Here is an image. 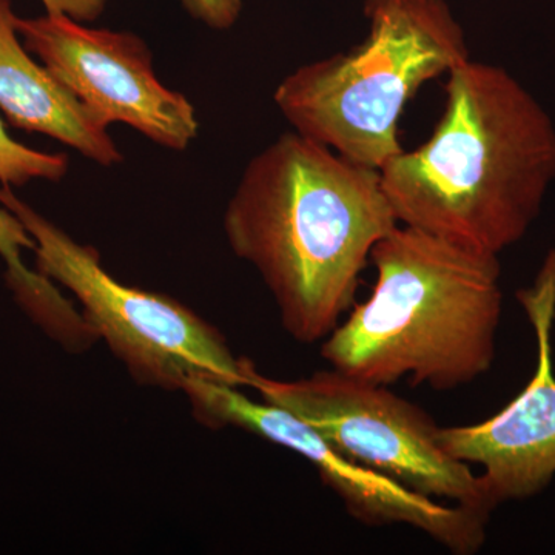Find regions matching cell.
Masks as SVG:
<instances>
[{
    "instance_id": "7a4b0ae2",
    "label": "cell",
    "mask_w": 555,
    "mask_h": 555,
    "mask_svg": "<svg viewBox=\"0 0 555 555\" xmlns=\"http://www.w3.org/2000/svg\"><path fill=\"white\" fill-rule=\"evenodd\" d=\"M425 144L382 170L398 224L500 255L518 243L555 181V126L507 69L467 60Z\"/></svg>"
},
{
    "instance_id": "5b68a950",
    "label": "cell",
    "mask_w": 555,
    "mask_h": 555,
    "mask_svg": "<svg viewBox=\"0 0 555 555\" xmlns=\"http://www.w3.org/2000/svg\"><path fill=\"white\" fill-rule=\"evenodd\" d=\"M9 208L35 240L36 270L72 292L98 339L144 386L182 390L190 378L248 386L254 363L233 356L221 332L177 299L127 286L105 270L96 248L73 240L0 185Z\"/></svg>"
},
{
    "instance_id": "8fae6325",
    "label": "cell",
    "mask_w": 555,
    "mask_h": 555,
    "mask_svg": "<svg viewBox=\"0 0 555 555\" xmlns=\"http://www.w3.org/2000/svg\"><path fill=\"white\" fill-rule=\"evenodd\" d=\"M35 246V240L21 219L0 206V258L5 262L7 283L27 315L51 338L68 345L82 332L83 318L53 281L25 266L22 251H33Z\"/></svg>"
},
{
    "instance_id": "ba28073f",
    "label": "cell",
    "mask_w": 555,
    "mask_h": 555,
    "mask_svg": "<svg viewBox=\"0 0 555 555\" xmlns=\"http://www.w3.org/2000/svg\"><path fill=\"white\" fill-rule=\"evenodd\" d=\"M25 49L105 124L122 122L156 145L185 152L198 138L192 102L160 82L147 43L131 31L67 16L16 20Z\"/></svg>"
},
{
    "instance_id": "8992f818",
    "label": "cell",
    "mask_w": 555,
    "mask_h": 555,
    "mask_svg": "<svg viewBox=\"0 0 555 555\" xmlns=\"http://www.w3.org/2000/svg\"><path fill=\"white\" fill-rule=\"evenodd\" d=\"M248 387L266 403L286 409L353 462L429 499L491 516L496 505L483 478L444 451L440 426L387 386L337 369L275 379L251 367Z\"/></svg>"
},
{
    "instance_id": "4fadbf2b",
    "label": "cell",
    "mask_w": 555,
    "mask_h": 555,
    "mask_svg": "<svg viewBox=\"0 0 555 555\" xmlns=\"http://www.w3.org/2000/svg\"><path fill=\"white\" fill-rule=\"evenodd\" d=\"M181 3L193 20L217 31L232 28L243 10V0H181Z\"/></svg>"
},
{
    "instance_id": "7c38bea8",
    "label": "cell",
    "mask_w": 555,
    "mask_h": 555,
    "mask_svg": "<svg viewBox=\"0 0 555 555\" xmlns=\"http://www.w3.org/2000/svg\"><path fill=\"white\" fill-rule=\"evenodd\" d=\"M65 153H46L14 141L0 119V184L20 188L35 179L57 182L67 175Z\"/></svg>"
},
{
    "instance_id": "52a82bcc",
    "label": "cell",
    "mask_w": 555,
    "mask_h": 555,
    "mask_svg": "<svg viewBox=\"0 0 555 555\" xmlns=\"http://www.w3.org/2000/svg\"><path fill=\"white\" fill-rule=\"evenodd\" d=\"M181 392L203 425L238 427L308 460L323 483L345 503L347 513L361 524L409 526L456 555L476 554L485 545L491 516L429 499L353 462L286 409L264 400L258 403L240 387L208 378L188 379Z\"/></svg>"
},
{
    "instance_id": "30bf717a",
    "label": "cell",
    "mask_w": 555,
    "mask_h": 555,
    "mask_svg": "<svg viewBox=\"0 0 555 555\" xmlns=\"http://www.w3.org/2000/svg\"><path fill=\"white\" fill-rule=\"evenodd\" d=\"M11 0H0V109L14 129L56 139L102 167L124 160L108 127L21 42Z\"/></svg>"
},
{
    "instance_id": "3957f363",
    "label": "cell",
    "mask_w": 555,
    "mask_h": 555,
    "mask_svg": "<svg viewBox=\"0 0 555 555\" xmlns=\"http://www.w3.org/2000/svg\"><path fill=\"white\" fill-rule=\"evenodd\" d=\"M374 291L323 345L332 367L390 386L438 392L483 377L502 320L499 255L398 224L371 254Z\"/></svg>"
},
{
    "instance_id": "277c9868",
    "label": "cell",
    "mask_w": 555,
    "mask_h": 555,
    "mask_svg": "<svg viewBox=\"0 0 555 555\" xmlns=\"http://www.w3.org/2000/svg\"><path fill=\"white\" fill-rule=\"evenodd\" d=\"M364 14L360 46L301 65L273 102L297 133L379 171L404 150L398 127L408 102L470 54L444 0H366Z\"/></svg>"
},
{
    "instance_id": "6da1fadb",
    "label": "cell",
    "mask_w": 555,
    "mask_h": 555,
    "mask_svg": "<svg viewBox=\"0 0 555 555\" xmlns=\"http://www.w3.org/2000/svg\"><path fill=\"white\" fill-rule=\"evenodd\" d=\"M396 225L378 170L297 131L247 164L224 214L230 248L302 345L323 343L353 308L372 250Z\"/></svg>"
},
{
    "instance_id": "5bb4252c",
    "label": "cell",
    "mask_w": 555,
    "mask_h": 555,
    "mask_svg": "<svg viewBox=\"0 0 555 555\" xmlns=\"http://www.w3.org/2000/svg\"><path fill=\"white\" fill-rule=\"evenodd\" d=\"M47 14L67 16L69 20L89 24L100 20L107 0H40Z\"/></svg>"
},
{
    "instance_id": "9c48e42d",
    "label": "cell",
    "mask_w": 555,
    "mask_h": 555,
    "mask_svg": "<svg viewBox=\"0 0 555 555\" xmlns=\"http://www.w3.org/2000/svg\"><path fill=\"white\" fill-rule=\"evenodd\" d=\"M537 338V366L520 393L476 425L440 426L438 441L449 455L480 466L496 506L542 492L555 476V250L534 284L517 294Z\"/></svg>"
}]
</instances>
